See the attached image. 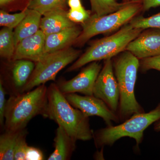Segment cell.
<instances>
[{
    "mask_svg": "<svg viewBox=\"0 0 160 160\" xmlns=\"http://www.w3.org/2000/svg\"><path fill=\"white\" fill-rule=\"evenodd\" d=\"M39 115L48 118V87L45 84L10 96L6 103L4 129L6 131L25 129L33 118Z\"/></svg>",
    "mask_w": 160,
    "mask_h": 160,
    "instance_id": "cell-1",
    "label": "cell"
},
{
    "mask_svg": "<svg viewBox=\"0 0 160 160\" xmlns=\"http://www.w3.org/2000/svg\"><path fill=\"white\" fill-rule=\"evenodd\" d=\"M48 118L53 120L76 141L93 139L94 131L90 128L89 117L72 106L57 85L48 87Z\"/></svg>",
    "mask_w": 160,
    "mask_h": 160,
    "instance_id": "cell-2",
    "label": "cell"
},
{
    "mask_svg": "<svg viewBox=\"0 0 160 160\" xmlns=\"http://www.w3.org/2000/svg\"><path fill=\"white\" fill-rule=\"evenodd\" d=\"M112 62L119 89L118 115L122 123L133 115L145 112L135 96L140 60L130 52L125 50L112 58Z\"/></svg>",
    "mask_w": 160,
    "mask_h": 160,
    "instance_id": "cell-3",
    "label": "cell"
},
{
    "mask_svg": "<svg viewBox=\"0 0 160 160\" xmlns=\"http://www.w3.org/2000/svg\"><path fill=\"white\" fill-rule=\"evenodd\" d=\"M159 119L160 103L149 112L135 114L117 126H107L94 131L95 146L97 148L111 146L122 138L129 137L135 140L138 147L144 139V131Z\"/></svg>",
    "mask_w": 160,
    "mask_h": 160,
    "instance_id": "cell-4",
    "label": "cell"
},
{
    "mask_svg": "<svg viewBox=\"0 0 160 160\" xmlns=\"http://www.w3.org/2000/svg\"><path fill=\"white\" fill-rule=\"evenodd\" d=\"M144 29L134 28L129 23L126 24L115 33L96 40L66 72L75 71L87 64L101 60L112 58L126 50L130 42L135 39Z\"/></svg>",
    "mask_w": 160,
    "mask_h": 160,
    "instance_id": "cell-5",
    "label": "cell"
},
{
    "mask_svg": "<svg viewBox=\"0 0 160 160\" xmlns=\"http://www.w3.org/2000/svg\"><path fill=\"white\" fill-rule=\"evenodd\" d=\"M142 12V5L139 0H126L122 8L112 13L102 16L92 14L85 22L81 24L82 32L73 45L83 46L95 36L118 30Z\"/></svg>",
    "mask_w": 160,
    "mask_h": 160,
    "instance_id": "cell-6",
    "label": "cell"
},
{
    "mask_svg": "<svg viewBox=\"0 0 160 160\" xmlns=\"http://www.w3.org/2000/svg\"><path fill=\"white\" fill-rule=\"evenodd\" d=\"M82 51L72 48L46 53L35 62V67L26 84L24 92L30 91L50 81H55L61 70L78 59Z\"/></svg>",
    "mask_w": 160,
    "mask_h": 160,
    "instance_id": "cell-7",
    "label": "cell"
},
{
    "mask_svg": "<svg viewBox=\"0 0 160 160\" xmlns=\"http://www.w3.org/2000/svg\"><path fill=\"white\" fill-rule=\"evenodd\" d=\"M104 61L102 69L95 83L93 96L102 100L109 109L118 114L120 92L113 71L112 58Z\"/></svg>",
    "mask_w": 160,
    "mask_h": 160,
    "instance_id": "cell-8",
    "label": "cell"
},
{
    "mask_svg": "<svg viewBox=\"0 0 160 160\" xmlns=\"http://www.w3.org/2000/svg\"><path fill=\"white\" fill-rule=\"evenodd\" d=\"M64 95L72 106L79 109L88 117L101 118L107 126H112V122H120L118 114L109 109L102 100L93 95L82 96L76 93Z\"/></svg>",
    "mask_w": 160,
    "mask_h": 160,
    "instance_id": "cell-9",
    "label": "cell"
},
{
    "mask_svg": "<svg viewBox=\"0 0 160 160\" xmlns=\"http://www.w3.org/2000/svg\"><path fill=\"white\" fill-rule=\"evenodd\" d=\"M99 62L89 63L71 79L58 81L56 84L61 92L64 94L79 93L84 95H93L95 83L102 67Z\"/></svg>",
    "mask_w": 160,
    "mask_h": 160,
    "instance_id": "cell-10",
    "label": "cell"
},
{
    "mask_svg": "<svg viewBox=\"0 0 160 160\" xmlns=\"http://www.w3.org/2000/svg\"><path fill=\"white\" fill-rule=\"evenodd\" d=\"M8 69L6 82L3 86L7 94L17 95L24 92V89L35 67V62L31 60H12Z\"/></svg>",
    "mask_w": 160,
    "mask_h": 160,
    "instance_id": "cell-11",
    "label": "cell"
},
{
    "mask_svg": "<svg viewBox=\"0 0 160 160\" xmlns=\"http://www.w3.org/2000/svg\"><path fill=\"white\" fill-rule=\"evenodd\" d=\"M139 59L160 54V29L148 28L143 30L126 47Z\"/></svg>",
    "mask_w": 160,
    "mask_h": 160,
    "instance_id": "cell-12",
    "label": "cell"
},
{
    "mask_svg": "<svg viewBox=\"0 0 160 160\" xmlns=\"http://www.w3.org/2000/svg\"><path fill=\"white\" fill-rule=\"evenodd\" d=\"M45 40L46 36L39 30L33 35L22 40L16 46L12 60L26 59L35 62H38L46 54Z\"/></svg>",
    "mask_w": 160,
    "mask_h": 160,
    "instance_id": "cell-13",
    "label": "cell"
},
{
    "mask_svg": "<svg viewBox=\"0 0 160 160\" xmlns=\"http://www.w3.org/2000/svg\"><path fill=\"white\" fill-rule=\"evenodd\" d=\"M82 29V26H79L77 24L59 32L46 36L45 53H51L73 45Z\"/></svg>",
    "mask_w": 160,
    "mask_h": 160,
    "instance_id": "cell-14",
    "label": "cell"
},
{
    "mask_svg": "<svg viewBox=\"0 0 160 160\" xmlns=\"http://www.w3.org/2000/svg\"><path fill=\"white\" fill-rule=\"evenodd\" d=\"M67 12L65 9H57L44 14L41 20L40 30L47 36L77 24L69 19Z\"/></svg>",
    "mask_w": 160,
    "mask_h": 160,
    "instance_id": "cell-15",
    "label": "cell"
},
{
    "mask_svg": "<svg viewBox=\"0 0 160 160\" xmlns=\"http://www.w3.org/2000/svg\"><path fill=\"white\" fill-rule=\"evenodd\" d=\"M77 141L61 126H58L54 139V149L48 160H70L76 149Z\"/></svg>",
    "mask_w": 160,
    "mask_h": 160,
    "instance_id": "cell-16",
    "label": "cell"
},
{
    "mask_svg": "<svg viewBox=\"0 0 160 160\" xmlns=\"http://www.w3.org/2000/svg\"><path fill=\"white\" fill-rule=\"evenodd\" d=\"M42 16L38 12L28 8L26 16L13 31L16 46L22 40L33 35L40 30Z\"/></svg>",
    "mask_w": 160,
    "mask_h": 160,
    "instance_id": "cell-17",
    "label": "cell"
},
{
    "mask_svg": "<svg viewBox=\"0 0 160 160\" xmlns=\"http://www.w3.org/2000/svg\"><path fill=\"white\" fill-rule=\"evenodd\" d=\"M22 129L6 131L0 136V160H14V149Z\"/></svg>",
    "mask_w": 160,
    "mask_h": 160,
    "instance_id": "cell-18",
    "label": "cell"
},
{
    "mask_svg": "<svg viewBox=\"0 0 160 160\" xmlns=\"http://www.w3.org/2000/svg\"><path fill=\"white\" fill-rule=\"evenodd\" d=\"M13 29L3 27L0 31V56L1 57L12 61L15 51Z\"/></svg>",
    "mask_w": 160,
    "mask_h": 160,
    "instance_id": "cell-19",
    "label": "cell"
},
{
    "mask_svg": "<svg viewBox=\"0 0 160 160\" xmlns=\"http://www.w3.org/2000/svg\"><path fill=\"white\" fill-rule=\"evenodd\" d=\"M92 14L98 16L112 13L122 8L126 0L119 2L118 0H89Z\"/></svg>",
    "mask_w": 160,
    "mask_h": 160,
    "instance_id": "cell-20",
    "label": "cell"
},
{
    "mask_svg": "<svg viewBox=\"0 0 160 160\" xmlns=\"http://www.w3.org/2000/svg\"><path fill=\"white\" fill-rule=\"evenodd\" d=\"M68 0H32L28 8L39 12L42 15L52 10L67 8Z\"/></svg>",
    "mask_w": 160,
    "mask_h": 160,
    "instance_id": "cell-21",
    "label": "cell"
},
{
    "mask_svg": "<svg viewBox=\"0 0 160 160\" xmlns=\"http://www.w3.org/2000/svg\"><path fill=\"white\" fill-rule=\"evenodd\" d=\"M28 8L17 13L11 14L8 12L0 10V26L13 29L21 23L28 12Z\"/></svg>",
    "mask_w": 160,
    "mask_h": 160,
    "instance_id": "cell-22",
    "label": "cell"
},
{
    "mask_svg": "<svg viewBox=\"0 0 160 160\" xmlns=\"http://www.w3.org/2000/svg\"><path fill=\"white\" fill-rule=\"evenodd\" d=\"M134 28L145 29L148 28L160 29V12L148 18L139 15L133 18L129 22Z\"/></svg>",
    "mask_w": 160,
    "mask_h": 160,
    "instance_id": "cell-23",
    "label": "cell"
},
{
    "mask_svg": "<svg viewBox=\"0 0 160 160\" xmlns=\"http://www.w3.org/2000/svg\"><path fill=\"white\" fill-rule=\"evenodd\" d=\"M32 0H0V8L2 10L12 12L22 11L28 8Z\"/></svg>",
    "mask_w": 160,
    "mask_h": 160,
    "instance_id": "cell-24",
    "label": "cell"
},
{
    "mask_svg": "<svg viewBox=\"0 0 160 160\" xmlns=\"http://www.w3.org/2000/svg\"><path fill=\"white\" fill-rule=\"evenodd\" d=\"M28 130L25 128L21 131L14 149V160H26V154L28 145L26 142Z\"/></svg>",
    "mask_w": 160,
    "mask_h": 160,
    "instance_id": "cell-25",
    "label": "cell"
},
{
    "mask_svg": "<svg viewBox=\"0 0 160 160\" xmlns=\"http://www.w3.org/2000/svg\"><path fill=\"white\" fill-rule=\"evenodd\" d=\"M91 14V11L86 10L84 7L79 9H69L67 13V16L72 22L80 25L85 22Z\"/></svg>",
    "mask_w": 160,
    "mask_h": 160,
    "instance_id": "cell-26",
    "label": "cell"
},
{
    "mask_svg": "<svg viewBox=\"0 0 160 160\" xmlns=\"http://www.w3.org/2000/svg\"><path fill=\"white\" fill-rule=\"evenodd\" d=\"M140 72L145 73L151 69L160 71V54L140 60Z\"/></svg>",
    "mask_w": 160,
    "mask_h": 160,
    "instance_id": "cell-27",
    "label": "cell"
},
{
    "mask_svg": "<svg viewBox=\"0 0 160 160\" xmlns=\"http://www.w3.org/2000/svg\"><path fill=\"white\" fill-rule=\"evenodd\" d=\"M3 83L0 80V126L2 129L4 128L5 125V115L6 103V96L7 94Z\"/></svg>",
    "mask_w": 160,
    "mask_h": 160,
    "instance_id": "cell-28",
    "label": "cell"
},
{
    "mask_svg": "<svg viewBox=\"0 0 160 160\" xmlns=\"http://www.w3.org/2000/svg\"><path fill=\"white\" fill-rule=\"evenodd\" d=\"M26 160H42L45 159L44 154L41 149L28 146L26 151Z\"/></svg>",
    "mask_w": 160,
    "mask_h": 160,
    "instance_id": "cell-29",
    "label": "cell"
},
{
    "mask_svg": "<svg viewBox=\"0 0 160 160\" xmlns=\"http://www.w3.org/2000/svg\"><path fill=\"white\" fill-rule=\"evenodd\" d=\"M142 5V12L148 11L151 8L160 6V0H139Z\"/></svg>",
    "mask_w": 160,
    "mask_h": 160,
    "instance_id": "cell-30",
    "label": "cell"
},
{
    "mask_svg": "<svg viewBox=\"0 0 160 160\" xmlns=\"http://www.w3.org/2000/svg\"><path fill=\"white\" fill-rule=\"evenodd\" d=\"M67 5L72 9H79L83 7L81 0H68Z\"/></svg>",
    "mask_w": 160,
    "mask_h": 160,
    "instance_id": "cell-31",
    "label": "cell"
},
{
    "mask_svg": "<svg viewBox=\"0 0 160 160\" xmlns=\"http://www.w3.org/2000/svg\"><path fill=\"white\" fill-rule=\"evenodd\" d=\"M153 126H154L153 129L155 131L157 132H160V119L158 120L156 122H155Z\"/></svg>",
    "mask_w": 160,
    "mask_h": 160,
    "instance_id": "cell-32",
    "label": "cell"
}]
</instances>
